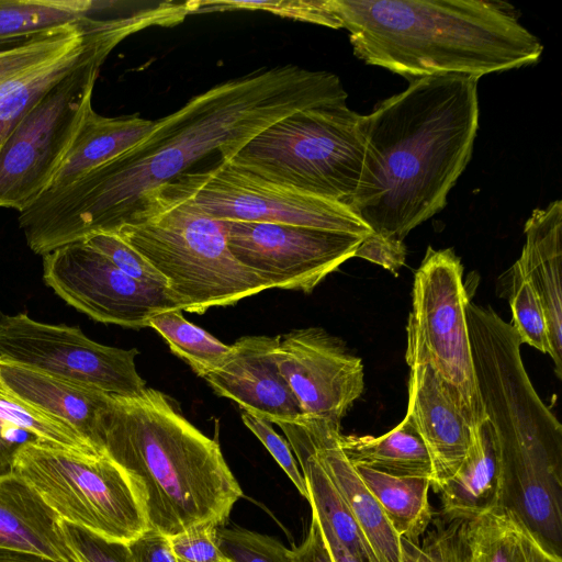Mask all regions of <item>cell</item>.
I'll return each instance as SVG.
<instances>
[{"instance_id":"23","label":"cell","mask_w":562,"mask_h":562,"mask_svg":"<svg viewBox=\"0 0 562 562\" xmlns=\"http://www.w3.org/2000/svg\"><path fill=\"white\" fill-rule=\"evenodd\" d=\"M438 493L446 519H469L498 508L499 464L487 419L471 428L464 460Z\"/></svg>"},{"instance_id":"12","label":"cell","mask_w":562,"mask_h":562,"mask_svg":"<svg viewBox=\"0 0 562 562\" xmlns=\"http://www.w3.org/2000/svg\"><path fill=\"white\" fill-rule=\"evenodd\" d=\"M136 348L105 346L79 327L53 325L26 313L0 312V359L30 367L112 395L130 396L146 387L138 374Z\"/></svg>"},{"instance_id":"47","label":"cell","mask_w":562,"mask_h":562,"mask_svg":"<svg viewBox=\"0 0 562 562\" xmlns=\"http://www.w3.org/2000/svg\"><path fill=\"white\" fill-rule=\"evenodd\" d=\"M223 562H231V561H228V560L224 559V561H223Z\"/></svg>"},{"instance_id":"46","label":"cell","mask_w":562,"mask_h":562,"mask_svg":"<svg viewBox=\"0 0 562 562\" xmlns=\"http://www.w3.org/2000/svg\"><path fill=\"white\" fill-rule=\"evenodd\" d=\"M0 562H59L38 554L0 548Z\"/></svg>"},{"instance_id":"26","label":"cell","mask_w":562,"mask_h":562,"mask_svg":"<svg viewBox=\"0 0 562 562\" xmlns=\"http://www.w3.org/2000/svg\"><path fill=\"white\" fill-rule=\"evenodd\" d=\"M340 447L355 467L395 476H426L432 480L430 456L407 416L380 437L341 434Z\"/></svg>"},{"instance_id":"18","label":"cell","mask_w":562,"mask_h":562,"mask_svg":"<svg viewBox=\"0 0 562 562\" xmlns=\"http://www.w3.org/2000/svg\"><path fill=\"white\" fill-rule=\"evenodd\" d=\"M342 496L379 562H402L401 537L340 447V425L316 417L293 422Z\"/></svg>"},{"instance_id":"17","label":"cell","mask_w":562,"mask_h":562,"mask_svg":"<svg viewBox=\"0 0 562 562\" xmlns=\"http://www.w3.org/2000/svg\"><path fill=\"white\" fill-rule=\"evenodd\" d=\"M422 437L432 464L431 487L457 472L471 443V427L457 394L430 364L411 368L406 415Z\"/></svg>"},{"instance_id":"19","label":"cell","mask_w":562,"mask_h":562,"mask_svg":"<svg viewBox=\"0 0 562 562\" xmlns=\"http://www.w3.org/2000/svg\"><path fill=\"white\" fill-rule=\"evenodd\" d=\"M526 236L517 259L542 304L554 373L562 379V201L535 209L525 223Z\"/></svg>"},{"instance_id":"7","label":"cell","mask_w":562,"mask_h":562,"mask_svg":"<svg viewBox=\"0 0 562 562\" xmlns=\"http://www.w3.org/2000/svg\"><path fill=\"white\" fill-rule=\"evenodd\" d=\"M362 119L347 101L307 108L261 131L227 161L271 182L349 204L363 166Z\"/></svg>"},{"instance_id":"28","label":"cell","mask_w":562,"mask_h":562,"mask_svg":"<svg viewBox=\"0 0 562 562\" xmlns=\"http://www.w3.org/2000/svg\"><path fill=\"white\" fill-rule=\"evenodd\" d=\"M355 468L395 532L401 538L417 542L432 518L428 501L431 480L426 476H395L363 467Z\"/></svg>"},{"instance_id":"10","label":"cell","mask_w":562,"mask_h":562,"mask_svg":"<svg viewBox=\"0 0 562 562\" xmlns=\"http://www.w3.org/2000/svg\"><path fill=\"white\" fill-rule=\"evenodd\" d=\"M463 266L451 248L429 246L414 274L406 326L409 368L430 364L452 387L469 426L485 419L476 382L467 317L470 301Z\"/></svg>"},{"instance_id":"35","label":"cell","mask_w":562,"mask_h":562,"mask_svg":"<svg viewBox=\"0 0 562 562\" xmlns=\"http://www.w3.org/2000/svg\"><path fill=\"white\" fill-rule=\"evenodd\" d=\"M128 277L168 289L167 280L138 251L114 233H98L83 239Z\"/></svg>"},{"instance_id":"14","label":"cell","mask_w":562,"mask_h":562,"mask_svg":"<svg viewBox=\"0 0 562 562\" xmlns=\"http://www.w3.org/2000/svg\"><path fill=\"white\" fill-rule=\"evenodd\" d=\"M43 280L67 304L104 324L143 328L157 313L181 310L168 289L128 277L85 240L45 254Z\"/></svg>"},{"instance_id":"29","label":"cell","mask_w":562,"mask_h":562,"mask_svg":"<svg viewBox=\"0 0 562 562\" xmlns=\"http://www.w3.org/2000/svg\"><path fill=\"white\" fill-rule=\"evenodd\" d=\"M95 36L88 33L80 45L32 68L0 89V148L40 98L86 57Z\"/></svg>"},{"instance_id":"25","label":"cell","mask_w":562,"mask_h":562,"mask_svg":"<svg viewBox=\"0 0 562 562\" xmlns=\"http://www.w3.org/2000/svg\"><path fill=\"white\" fill-rule=\"evenodd\" d=\"M282 429L304 476L308 503L321 522L362 562H379L358 527L342 496L323 469L313 449L294 423H281Z\"/></svg>"},{"instance_id":"27","label":"cell","mask_w":562,"mask_h":562,"mask_svg":"<svg viewBox=\"0 0 562 562\" xmlns=\"http://www.w3.org/2000/svg\"><path fill=\"white\" fill-rule=\"evenodd\" d=\"M98 9L94 0H0V52L66 25L86 24Z\"/></svg>"},{"instance_id":"38","label":"cell","mask_w":562,"mask_h":562,"mask_svg":"<svg viewBox=\"0 0 562 562\" xmlns=\"http://www.w3.org/2000/svg\"><path fill=\"white\" fill-rule=\"evenodd\" d=\"M217 527L214 522H204L168 537L178 562H223Z\"/></svg>"},{"instance_id":"9","label":"cell","mask_w":562,"mask_h":562,"mask_svg":"<svg viewBox=\"0 0 562 562\" xmlns=\"http://www.w3.org/2000/svg\"><path fill=\"white\" fill-rule=\"evenodd\" d=\"M13 473L21 476L61 520L128 544L148 530L134 488L105 453L81 454L26 441Z\"/></svg>"},{"instance_id":"42","label":"cell","mask_w":562,"mask_h":562,"mask_svg":"<svg viewBox=\"0 0 562 562\" xmlns=\"http://www.w3.org/2000/svg\"><path fill=\"white\" fill-rule=\"evenodd\" d=\"M26 441L38 440L21 428L0 423V476L13 473L15 453Z\"/></svg>"},{"instance_id":"4","label":"cell","mask_w":562,"mask_h":562,"mask_svg":"<svg viewBox=\"0 0 562 562\" xmlns=\"http://www.w3.org/2000/svg\"><path fill=\"white\" fill-rule=\"evenodd\" d=\"M99 429L102 450L128 477L149 530L170 537L204 522L225 526L243 490L218 442L169 396L149 387L111 394Z\"/></svg>"},{"instance_id":"33","label":"cell","mask_w":562,"mask_h":562,"mask_svg":"<svg viewBox=\"0 0 562 562\" xmlns=\"http://www.w3.org/2000/svg\"><path fill=\"white\" fill-rule=\"evenodd\" d=\"M506 292L512 308L510 323L521 345L549 353L548 327L544 311L535 289L526 278L519 262L506 271Z\"/></svg>"},{"instance_id":"13","label":"cell","mask_w":562,"mask_h":562,"mask_svg":"<svg viewBox=\"0 0 562 562\" xmlns=\"http://www.w3.org/2000/svg\"><path fill=\"white\" fill-rule=\"evenodd\" d=\"M235 259L269 289L311 293L355 257L363 236L314 227L224 221Z\"/></svg>"},{"instance_id":"44","label":"cell","mask_w":562,"mask_h":562,"mask_svg":"<svg viewBox=\"0 0 562 562\" xmlns=\"http://www.w3.org/2000/svg\"><path fill=\"white\" fill-rule=\"evenodd\" d=\"M522 526V525H521ZM522 544L526 562H562V558L548 551L526 528L522 527Z\"/></svg>"},{"instance_id":"37","label":"cell","mask_w":562,"mask_h":562,"mask_svg":"<svg viewBox=\"0 0 562 562\" xmlns=\"http://www.w3.org/2000/svg\"><path fill=\"white\" fill-rule=\"evenodd\" d=\"M241 420L245 426L261 441L277 463L289 476L299 493L310 499L306 483L299 464L289 445L271 426V423L252 415L248 412L241 413Z\"/></svg>"},{"instance_id":"16","label":"cell","mask_w":562,"mask_h":562,"mask_svg":"<svg viewBox=\"0 0 562 562\" xmlns=\"http://www.w3.org/2000/svg\"><path fill=\"white\" fill-rule=\"evenodd\" d=\"M279 336H245L227 360L205 376L213 391L273 424L303 417L300 404L277 361Z\"/></svg>"},{"instance_id":"31","label":"cell","mask_w":562,"mask_h":562,"mask_svg":"<svg viewBox=\"0 0 562 562\" xmlns=\"http://www.w3.org/2000/svg\"><path fill=\"white\" fill-rule=\"evenodd\" d=\"M0 423L21 428L47 446L88 456L102 454L68 424L23 402L1 382Z\"/></svg>"},{"instance_id":"43","label":"cell","mask_w":562,"mask_h":562,"mask_svg":"<svg viewBox=\"0 0 562 562\" xmlns=\"http://www.w3.org/2000/svg\"><path fill=\"white\" fill-rule=\"evenodd\" d=\"M402 562H443L436 529L424 539L422 547L417 542L401 538Z\"/></svg>"},{"instance_id":"21","label":"cell","mask_w":562,"mask_h":562,"mask_svg":"<svg viewBox=\"0 0 562 562\" xmlns=\"http://www.w3.org/2000/svg\"><path fill=\"white\" fill-rule=\"evenodd\" d=\"M59 516L19 475L0 476V548L77 562Z\"/></svg>"},{"instance_id":"2","label":"cell","mask_w":562,"mask_h":562,"mask_svg":"<svg viewBox=\"0 0 562 562\" xmlns=\"http://www.w3.org/2000/svg\"><path fill=\"white\" fill-rule=\"evenodd\" d=\"M479 113L476 78H414L363 115L362 172L348 205L373 233L403 241L446 206L471 159Z\"/></svg>"},{"instance_id":"30","label":"cell","mask_w":562,"mask_h":562,"mask_svg":"<svg viewBox=\"0 0 562 562\" xmlns=\"http://www.w3.org/2000/svg\"><path fill=\"white\" fill-rule=\"evenodd\" d=\"M182 312L176 308L157 313L149 319L148 327L158 331L170 350L198 375L205 378L227 360L232 346L190 323Z\"/></svg>"},{"instance_id":"8","label":"cell","mask_w":562,"mask_h":562,"mask_svg":"<svg viewBox=\"0 0 562 562\" xmlns=\"http://www.w3.org/2000/svg\"><path fill=\"white\" fill-rule=\"evenodd\" d=\"M126 35L95 36L86 57L30 109L0 148V207H27L49 184L89 106L100 66Z\"/></svg>"},{"instance_id":"24","label":"cell","mask_w":562,"mask_h":562,"mask_svg":"<svg viewBox=\"0 0 562 562\" xmlns=\"http://www.w3.org/2000/svg\"><path fill=\"white\" fill-rule=\"evenodd\" d=\"M449 562H526L522 526L504 508L439 525Z\"/></svg>"},{"instance_id":"5","label":"cell","mask_w":562,"mask_h":562,"mask_svg":"<svg viewBox=\"0 0 562 562\" xmlns=\"http://www.w3.org/2000/svg\"><path fill=\"white\" fill-rule=\"evenodd\" d=\"M510 327L471 340L476 382L499 464L498 508L562 558V426L537 393Z\"/></svg>"},{"instance_id":"45","label":"cell","mask_w":562,"mask_h":562,"mask_svg":"<svg viewBox=\"0 0 562 562\" xmlns=\"http://www.w3.org/2000/svg\"><path fill=\"white\" fill-rule=\"evenodd\" d=\"M318 522L334 562H362L335 537V535L325 524L321 522L319 520Z\"/></svg>"},{"instance_id":"36","label":"cell","mask_w":562,"mask_h":562,"mask_svg":"<svg viewBox=\"0 0 562 562\" xmlns=\"http://www.w3.org/2000/svg\"><path fill=\"white\" fill-rule=\"evenodd\" d=\"M60 527L77 562H135L126 543L105 539L65 520H60Z\"/></svg>"},{"instance_id":"32","label":"cell","mask_w":562,"mask_h":562,"mask_svg":"<svg viewBox=\"0 0 562 562\" xmlns=\"http://www.w3.org/2000/svg\"><path fill=\"white\" fill-rule=\"evenodd\" d=\"M94 20L59 27L32 43L0 52V89L32 68L83 43L87 34L93 31Z\"/></svg>"},{"instance_id":"41","label":"cell","mask_w":562,"mask_h":562,"mask_svg":"<svg viewBox=\"0 0 562 562\" xmlns=\"http://www.w3.org/2000/svg\"><path fill=\"white\" fill-rule=\"evenodd\" d=\"M294 562H334L324 539L316 513L312 509L311 524L304 540L292 547Z\"/></svg>"},{"instance_id":"39","label":"cell","mask_w":562,"mask_h":562,"mask_svg":"<svg viewBox=\"0 0 562 562\" xmlns=\"http://www.w3.org/2000/svg\"><path fill=\"white\" fill-rule=\"evenodd\" d=\"M355 257L379 265L397 274L405 265L406 247L402 240L372 232L362 239Z\"/></svg>"},{"instance_id":"6","label":"cell","mask_w":562,"mask_h":562,"mask_svg":"<svg viewBox=\"0 0 562 562\" xmlns=\"http://www.w3.org/2000/svg\"><path fill=\"white\" fill-rule=\"evenodd\" d=\"M167 280L182 311L203 314L269 289L229 250L224 221L165 184L116 233Z\"/></svg>"},{"instance_id":"22","label":"cell","mask_w":562,"mask_h":562,"mask_svg":"<svg viewBox=\"0 0 562 562\" xmlns=\"http://www.w3.org/2000/svg\"><path fill=\"white\" fill-rule=\"evenodd\" d=\"M153 126L154 121L137 114L108 117L89 106L57 171L42 193L71 184L137 144Z\"/></svg>"},{"instance_id":"3","label":"cell","mask_w":562,"mask_h":562,"mask_svg":"<svg viewBox=\"0 0 562 562\" xmlns=\"http://www.w3.org/2000/svg\"><path fill=\"white\" fill-rule=\"evenodd\" d=\"M333 29H345L366 64L419 78L476 79L535 64L539 38L514 8L486 0H326Z\"/></svg>"},{"instance_id":"34","label":"cell","mask_w":562,"mask_h":562,"mask_svg":"<svg viewBox=\"0 0 562 562\" xmlns=\"http://www.w3.org/2000/svg\"><path fill=\"white\" fill-rule=\"evenodd\" d=\"M218 548L231 562H294L292 549L267 535L241 527H217Z\"/></svg>"},{"instance_id":"1","label":"cell","mask_w":562,"mask_h":562,"mask_svg":"<svg viewBox=\"0 0 562 562\" xmlns=\"http://www.w3.org/2000/svg\"><path fill=\"white\" fill-rule=\"evenodd\" d=\"M347 97L335 74L292 64L217 83L154 121L149 133L124 153L60 190L42 193L19 212L26 244L44 256L93 234L116 233L146 195L210 154L227 161L281 119Z\"/></svg>"},{"instance_id":"20","label":"cell","mask_w":562,"mask_h":562,"mask_svg":"<svg viewBox=\"0 0 562 562\" xmlns=\"http://www.w3.org/2000/svg\"><path fill=\"white\" fill-rule=\"evenodd\" d=\"M0 382L23 402L68 424L99 452L104 453L99 419L111 394L1 359Z\"/></svg>"},{"instance_id":"15","label":"cell","mask_w":562,"mask_h":562,"mask_svg":"<svg viewBox=\"0 0 562 562\" xmlns=\"http://www.w3.org/2000/svg\"><path fill=\"white\" fill-rule=\"evenodd\" d=\"M277 361L304 417L340 425L363 392L361 358L321 327L279 336Z\"/></svg>"},{"instance_id":"11","label":"cell","mask_w":562,"mask_h":562,"mask_svg":"<svg viewBox=\"0 0 562 562\" xmlns=\"http://www.w3.org/2000/svg\"><path fill=\"white\" fill-rule=\"evenodd\" d=\"M167 186L220 221L290 224L363 237L372 233L348 204L271 182L229 161L188 171Z\"/></svg>"},{"instance_id":"40","label":"cell","mask_w":562,"mask_h":562,"mask_svg":"<svg viewBox=\"0 0 562 562\" xmlns=\"http://www.w3.org/2000/svg\"><path fill=\"white\" fill-rule=\"evenodd\" d=\"M135 562H178L168 536L154 530H147L140 537L128 543Z\"/></svg>"}]
</instances>
